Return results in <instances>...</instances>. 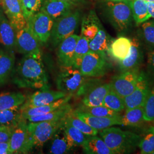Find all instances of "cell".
Instances as JSON below:
<instances>
[{
  "label": "cell",
  "instance_id": "cell-1",
  "mask_svg": "<svg viewBox=\"0 0 154 154\" xmlns=\"http://www.w3.org/2000/svg\"><path fill=\"white\" fill-rule=\"evenodd\" d=\"M12 81L21 88H49V77L42 55L25 54L14 68Z\"/></svg>",
  "mask_w": 154,
  "mask_h": 154
},
{
  "label": "cell",
  "instance_id": "cell-2",
  "mask_svg": "<svg viewBox=\"0 0 154 154\" xmlns=\"http://www.w3.org/2000/svg\"><path fill=\"white\" fill-rule=\"evenodd\" d=\"M98 133L114 154H131L139 147L142 136L120 128L110 127Z\"/></svg>",
  "mask_w": 154,
  "mask_h": 154
},
{
  "label": "cell",
  "instance_id": "cell-3",
  "mask_svg": "<svg viewBox=\"0 0 154 154\" xmlns=\"http://www.w3.org/2000/svg\"><path fill=\"white\" fill-rule=\"evenodd\" d=\"M65 118L36 122L28 121L29 152L35 147H42L50 140L57 130L63 125Z\"/></svg>",
  "mask_w": 154,
  "mask_h": 154
},
{
  "label": "cell",
  "instance_id": "cell-4",
  "mask_svg": "<svg viewBox=\"0 0 154 154\" xmlns=\"http://www.w3.org/2000/svg\"><path fill=\"white\" fill-rule=\"evenodd\" d=\"M106 11L111 23L118 32H125L131 26L133 17L130 0L107 2Z\"/></svg>",
  "mask_w": 154,
  "mask_h": 154
},
{
  "label": "cell",
  "instance_id": "cell-5",
  "mask_svg": "<svg viewBox=\"0 0 154 154\" xmlns=\"http://www.w3.org/2000/svg\"><path fill=\"white\" fill-rule=\"evenodd\" d=\"M80 13L72 11L66 15L55 20L50 39L53 46H58L61 42L74 34L78 25Z\"/></svg>",
  "mask_w": 154,
  "mask_h": 154
},
{
  "label": "cell",
  "instance_id": "cell-6",
  "mask_svg": "<svg viewBox=\"0 0 154 154\" xmlns=\"http://www.w3.org/2000/svg\"><path fill=\"white\" fill-rule=\"evenodd\" d=\"M109 68L106 53L90 50L83 57L79 70L85 77L99 78L105 75Z\"/></svg>",
  "mask_w": 154,
  "mask_h": 154
},
{
  "label": "cell",
  "instance_id": "cell-7",
  "mask_svg": "<svg viewBox=\"0 0 154 154\" xmlns=\"http://www.w3.org/2000/svg\"><path fill=\"white\" fill-rule=\"evenodd\" d=\"M86 78L81 74L79 69L72 66H61L56 79L57 88L67 94L74 95Z\"/></svg>",
  "mask_w": 154,
  "mask_h": 154
},
{
  "label": "cell",
  "instance_id": "cell-8",
  "mask_svg": "<svg viewBox=\"0 0 154 154\" xmlns=\"http://www.w3.org/2000/svg\"><path fill=\"white\" fill-rule=\"evenodd\" d=\"M152 86L151 77L145 72L140 71L138 82L133 91L124 98L126 109L144 107Z\"/></svg>",
  "mask_w": 154,
  "mask_h": 154
},
{
  "label": "cell",
  "instance_id": "cell-9",
  "mask_svg": "<svg viewBox=\"0 0 154 154\" xmlns=\"http://www.w3.org/2000/svg\"><path fill=\"white\" fill-rule=\"evenodd\" d=\"M140 71L139 67L132 69L112 77L111 88L123 98L132 93L138 82Z\"/></svg>",
  "mask_w": 154,
  "mask_h": 154
},
{
  "label": "cell",
  "instance_id": "cell-10",
  "mask_svg": "<svg viewBox=\"0 0 154 154\" xmlns=\"http://www.w3.org/2000/svg\"><path fill=\"white\" fill-rule=\"evenodd\" d=\"M54 22L49 15L39 11L28 19L27 24L39 42L46 44L50 37Z\"/></svg>",
  "mask_w": 154,
  "mask_h": 154
},
{
  "label": "cell",
  "instance_id": "cell-11",
  "mask_svg": "<svg viewBox=\"0 0 154 154\" xmlns=\"http://www.w3.org/2000/svg\"><path fill=\"white\" fill-rule=\"evenodd\" d=\"M39 43L28 24L16 32L15 49L20 53L42 55Z\"/></svg>",
  "mask_w": 154,
  "mask_h": 154
},
{
  "label": "cell",
  "instance_id": "cell-12",
  "mask_svg": "<svg viewBox=\"0 0 154 154\" xmlns=\"http://www.w3.org/2000/svg\"><path fill=\"white\" fill-rule=\"evenodd\" d=\"M9 144L10 154H27L29 152L26 119L22 118L14 127Z\"/></svg>",
  "mask_w": 154,
  "mask_h": 154
},
{
  "label": "cell",
  "instance_id": "cell-13",
  "mask_svg": "<svg viewBox=\"0 0 154 154\" xmlns=\"http://www.w3.org/2000/svg\"><path fill=\"white\" fill-rule=\"evenodd\" d=\"M69 94L60 90H51L49 88L41 89L29 95L25 102L20 107L21 110L31 107H35L48 105L58 99H61Z\"/></svg>",
  "mask_w": 154,
  "mask_h": 154
},
{
  "label": "cell",
  "instance_id": "cell-14",
  "mask_svg": "<svg viewBox=\"0 0 154 154\" xmlns=\"http://www.w3.org/2000/svg\"><path fill=\"white\" fill-rule=\"evenodd\" d=\"M2 5L7 18L16 32L26 25L19 0H2Z\"/></svg>",
  "mask_w": 154,
  "mask_h": 154
},
{
  "label": "cell",
  "instance_id": "cell-15",
  "mask_svg": "<svg viewBox=\"0 0 154 154\" xmlns=\"http://www.w3.org/2000/svg\"><path fill=\"white\" fill-rule=\"evenodd\" d=\"M72 114L98 131L115 125H121V115L116 116H96L75 110H72Z\"/></svg>",
  "mask_w": 154,
  "mask_h": 154
},
{
  "label": "cell",
  "instance_id": "cell-16",
  "mask_svg": "<svg viewBox=\"0 0 154 154\" xmlns=\"http://www.w3.org/2000/svg\"><path fill=\"white\" fill-rule=\"evenodd\" d=\"M79 35L73 34L58 45L57 58L61 66L73 65L75 49Z\"/></svg>",
  "mask_w": 154,
  "mask_h": 154
},
{
  "label": "cell",
  "instance_id": "cell-17",
  "mask_svg": "<svg viewBox=\"0 0 154 154\" xmlns=\"http://www.w3.org/2000/svg\"><path fill=\"white\" fill-rule=\"evenodd\" d=\"M131 40V46L128 54L125 59L119 62V69L121 72L139 67L143 61V51L139 39L133 38Z\"/></svg>",
  "mask_w": 154,
  "mask_h": 154
},
{
  "label": "cell",
  "instance_id": "cell-18",
  "mask_svg": "<svg viewBox=\"0 0 154 154\" xmlns=\"http://www.w3.org/2000/svg\"><path fill=\"white\" fill-rule=\"evenodd\" d=\"M74 5L62 0H45L40 11L49 15L54 21L72 11Z\"/></svg>",
  "mask_w": 154,
  "mask_h": 154
},
{
  "label": "cell",
  "instance_id": "cell-19",
  "mask_svg": "<svg viewBox=\"0 0 154 154\" xmlns=\"http://www.w3.org/2000/svg\"><path fill=\"white\" fill-rule=\"evenodd\" d=\"M16 32L8 19L0 11V44L4 49L14 51L16 48Z\"/></svg>",
  "mask_w": 154,
  "mask_h": 154
},
{
  "label": "cell",
  "instance_id": "cell-20",
  "mask_svg": "<svg viewBox=\"0 0 154 154\" xmlns=\"http://www.w3.org/2000/svg\"><path fill=\"white\" fill-rule=\"evenodd\" d=\"M14 51L0 49V88L7 84L15 68Z\"/></svg>",
  "mask_w": 154,
  "mask_h": 154
},
{
  "label": "cell",
  "instance_id": "cell-21",
  "mask_svg": "<svg viewBox=\"0 0 154 154\" xmlns=\"http://www.w3.org/2000/svg\"><path fill=\"white\" fill-rule=\"evenodd\" d=\"M72 96V94H69L66 97L58 99L55 102L50 103L49 104L21 110V117L23 119H27L28 118L31 116L43 115L52 111L57 110L63 106V105L69 103Z\"/></svg>",
  "mask_w": 154,
  "mask_h": 154
},
{
  "label": "cell",
  "instance_id": "cell-22",
  "mask_svg": "<svg viewBox=\"0 0 154 154\" xmlns=\"http://www.w3.org/2000/svg\"><path fill=\"white\" fill-rule=\"evenodd\" d=\"M49 153L53 154H67L74 149L66 137L63 129V124L54 133L51 138Z\"/></svg>",
  "mask_w": 154,
  "mask_h": 154
},
{
  "label": "cell",
  "instance_id": "cell-23",
  "mask_svg": "<svg viewBox=\"0 0 154 154\" xmlns=\"http://www.w3.org/2000/svg\"><path fill=\"white\" fill-rule=\"evenodd\" d=\"M110 88V83H101L97 86L83 96L81 100L82 105L90 107L103 106V100Z\"/></svg>",
  "mask_w": 154,
  "mask_h": 154
},
{
  "label": "cell",
  "instance_id": "cell-24",
  "mask_svg": "<svg viewBox=\"0 0 154 154\" xmlns=\"http://www.w3.org/2000/svg\"><path fill=\"white\" fill-rule=\"evenodd\" d=\"M131 46V40L122 36L112 41L108 51L115 60L121 62L128 54Z\"/></svg>",
  "mask_w": 154,
  "mask_h": 154
},
{
  "label": "cell",
  "instance_id": "cell-25",
  "mask_svg": "<svg viewBox=\"0 0 154 154\" xmlns=\"http://www.w3.org/2000/svg\"><path fill=\"white\" fill-rule=\"evenodd\" d=\"M101 27L102 25L95 12L90 11L83 18L81 35L88 39L90 42L96 35Z\"/></svg>",
  "mask_w": 154,
  "mask_h": 154
},
{
  "label": "cell",
  "instance_id": "cell-26",
  "mask_svg": "<svg viewBox=\"0 0 154 154\" xmlns=\"http://www.w3.org/2000/svg\"><path fill=\"white\" fill-rule=\"evenodd\" d=\"M83 151L88 154H114L104 140L97 135L88 136L83 144Z\"/></svg>",
  "mask_w": 154,
  "mask_h": 154
},
{
  "label": "cell",
  "instance_id": "cell-27",
  "mask_svg": "<svg viewBox=\"0 0 154 154\" xmlns=\"http://www.w3.org/2000/svg\"><path fill=\"white\" fill-rule=\"evenodd\" d=\"M26 99V96L20 92L0 94V111L20 107Z\"/></svg>",
  "mask_w": 154,
  "mask_h": 154
},
{
  "label": "cell",
  "instance_id": "cell-28",
  "mask_svg": "<svg viewBox=\"0 0 154 154\" xmlns=\"http://www.w3.org/2000/svg\"><path fill=\"white\" fill-rule=\"evenodd\" d=\"M125 114L121 116V126L138 127L142 125L144 120V107L139 106L126 109Z\"/></svg>",
  "mask_w": 154,
  "mask_h": 154
},
{
  "label": "cell",
  "instance_id": "cell-29",
  "mask_svg": "<svg viewBox=\"0 0 154 154\" xmlns=\"http://www.w3.org/2000/svg\"><path fill=\"white\" fill-rule=\"evenodd\" d=\"M111 42L112 40L110 35L102 26L94 38L89 42L90 50L106 53L108 51Z\"/></svg>",
  "mask_w": 154,
  "mask_h": 154
},
{
  "label": "cell",
  "instance_id": "cell-30",
  "mask_svg": "<svg viewBox=\"0 0 154 154\" xmlns=\"http://www.w3.org/2000/svg\"><path fill=\"white\" fill-rule=\"evenodd\" d=\"M72 106L69 103H67L57 110L52 111L43 115L29 117L26 120L28 122H36L62 119L65 118L67 116L69 115L72 111Z\"/></svg>",
  "mask_w": 154,
  "mask_h": 154
},
{
  "label": "cell",
  "instance_id": "cell-31",
  "mask_svg": "<svg viewBox=\"0 0 154 154\" xmlns=\"http://www.w3.org/2000/svg\"><path fill=\"white\" fill-rule=\"evenodd\" d=\"M132 17L136 24H142L150 18L147 2L143 0H130Z\"/></svg>",
  "mask_w": 154,
  "mask_h": 154
},
{
  "label": "cell",
  "instance_id": "cell-32",
  "mask_svg": "<svg viewBox=\"0 0 154 154\" xmlns=\"http://www.w3.org/2000/svg\"><path fill=\"white\" fill-rule=\"evenodd\" d=\"M63 129L66 137L73 147L82 146L88 136L66 121V118L63 123Z\"/></svg>",
  "mask_w": 154,
  "mask_h": 154
},
{
  "label": "cell",
  "instance_id": "cell-33",
  "mask_svg": "<svg viewBox=\"0 0 154 154\" xmlns=\"http://www.w3.org/2000/svg\"><path fill=\"white\" fill-rule=\"evenodd\" d=\"M103 106L118 113H121L126 109L124 98L116 93L111 88L105 97Z\"/></svg>",
  "mask_w": 154,
  "mask_h": 154
},
{
  "label": "cell",
  "instance_id": "cell-34",
  "mask_svg": "<svg viewBox=\"0 0 154 154\" xmlns=\"http://www.w3.org/2000/svg\"><path fill=\"white\" fill-rule=\"evenodd\" d=\"M21 119L20 107L0 111V127H16Z\"/></svg>",
  "mask_w": 154,
  "mask_h": 154
},
{
  "label": "cell",
  "instance_id": "cell-35",
  "mask_svg": "<svg viewBox=\"0 0 154 154\" xmlns=\"http://www.w3.org/2000/svg\"><path fill=\"white\" fill-rule=\"evenodd\" d=\"M75 110L96 116H116L121 115V113H118L113 110H110V109L104 106L90 107L82 104L79 106Z\"/></svg>",
  "mask_w": 154,
  "mask_h": 154
},
{
  "label": "cell",
  "instance_id": "cell-36",
  "mask_svg": "<svg viewBox=\"0 0 154 154\" xmlns=\"http://www.w3.org/2000/svg\"><path fill=\"white\" fill-rule=\"evenodd\" d=\"M90 51L89 41L82 35H80L75 49L72 66L79 69L83 58Z\"/></svg>",
  "mask_w": 154,
  "mask_h": 154
},
{
  "label": "cell",
  "instance_id": "cell-37",
  "mask_svg": "<svg viewBox=\"0 0 154 154\" xmlns=\"http://www.w3.org/2000/svg\"><path fill=\"white\" fill-rule=\"evenodd\" d=\"M66 121L86 136L97 135L99 132L98 130L90 126L82 119L72 115V112L66 116Z\"/></svg>",
  "mask_w": 154,
  "mask_h": 154
},
{
  "label": "cell",
  "instance_id": "cell-38",
  "mask_svg": "<svg viewBox=\"0 0 154 154\" xmlns=\"http://www.w3.org/2000/svg\"><path fill=\"white\" fill-rule=\"evenodd\" d=\"M140 154H152L154 151V126L149 127L142 139L138 147Z\"/></svg>",
  "mask_w": 154,
  "mask_h": 154
},
{
  "label": "cell",
  "instance_id": "cell-39",
  "mask_svg": "<svg viewBox=\"0 0 154 154\" xmlns=\"http://www.w3.org/2000/svg\"><path fill=\"white\" fill-rule=\"evenodd\" d=\"M22 13L26 21L35 13L40 11L44 0H19Z\"/></svg>",
  "mask_w": 154,
  "mask_h": 154
},
{
  "label": "cell",
  "instance_id": "cell-40",
  "mask_svg": "<svg viewBox=\"0 0 154 154\" xmlns=\"http://www.w3.org/2000/svg\"><path fill=\"white\" fill-rule=\"evenodd\" d=\"M142 30L145 44L149 49H154V20L143 22Z\"/></svg>",
  "mask_w": 154,
  "mask_h": 154
},
{
  "label": "cell",
  "instance_id": "cell-41",
  "mask_svg": "<svg viewBox=\"0 0 154 154\" xmlns=\"http://www.w3.org/2000/svg\"><path fill=\"white\" fill-rule=\"evenodd\" d=\"M144 120L148 122L154 121V85L144 105Z\"/></svg>",
  "mask_w": 154,
  "mask_h": 154
},
{
  "label": "cell",
  "instance_id": "cell-42",
  "mask_svg": "<svg viewBox=\"0 0 154 154\" xmlns=\"http://www.w3.org/2000/svg\"><path fill=\"white\" fill-rule=\"evenodd\" d=\"M87 78H86L84 82L83 83L80 88H79V90L77 91L76 93L77 96L80 97V96L85 95L91 90H92L97 86L102 83L101 81L99 79H97V78H90V79H87Z\"/></svg>",
  "mask_w": 154,
  "mask_h": 154
},
{
  "label": "cell",
  "instance_id": "cell-43",
  "mask_svg": "<svg viewBox=\"0 0 154 154\" xmlns=\"http://www.w3.org/2000/svg\"><path fill=\"white\" fill-rule=\"evenodd\" d=\"M15 127H0V143L9 142Z\"/></svg>",
  "mask_w": 154,
  "mask_h": 154
},
{
  "label": "cell",
  "instance_id": "cell-44",
  "mask_svg": "<svg viewBox=\"0 0 154 154\" xmlns=\"http://www.w3.org/2000/svg\"><path fill=\"white\" fill-rule=\"evenodd\" d=\"M147 69L149 76L154 79V50L151 51L148 54Z\"/></svg>",
  "mask_w": 154,
  "mask_h": 154
},
{
  "label": "cell",
  "instance_id": "cell-45",
  "mask_svg": "<svg viewBox=\"0 0 154 154\" xmlns=\"http://www.w3.org/2000/svg\"><path fill=\"white\" fill-rule=\"evenodd\" d=\"M10 154L9 142L0 143V154Z\"/></svg>",
  "mask_w": 154,
  "mask_h": 154
},
{
  "label": "cell",
  "instance_id": "cell-46",
  "mask_svg": "<svg viewBox=\"0 0 154 154\" xmlns=\"http://www.w3.org/2000/svg\"><path fill=\"white\" fill-rule=\"evenodd\" d=\"M147 2V9L150 18H154V3L151 2Z\"/></svg>",
  "mask_w": 154,
  "mask_h": 154
},
{
  "label": "cell",
  "instance_id": "cell-47",
  "mask_svg": "<svg viewBox=\"0 0 154 154\" xmlns=\"http://www.w3.org/2000/svg\"><path fill=\"white\" fill-rule=\"evenodd\" d=\"M62 1L69 2L70 3H72V4H74V5H77L78 4L81 3L84 0H62Z\"/></svg>",
  "mask_w": 154,
  "mask_h": 154
},
{
  "label": "cell",
  "instance_id": "cell-48",
  "mask_svg": "<svg viewBox=\"0 0 154 154\" xmlns=\"http://www.w3.org/2000/svg\"><path fill=\"white\" fill-rule=\"evenodd\" d=\"M101 1H104L105 2H119V1H126V0H101Z\"/></svg>",
  "mask_w": 154,
  "mask_h": 154
},
{
  "label": "cell",
  "instance_id": "cell-49",
  "mask_svg": "<svg viewBox=\"0 0 154 154\" xmlns=\"http://www.w3.org/2000/svg\"><path fill=\"white\" fill-rule=\"evenodd\" d=\"M143 1H144L146 2H151L154 3V0H143Z\"/></svg>",
  "mask_w": 154,
  "mask_h": 154
},
{
  "label": "cell",
  "instance_id": "cell-50",
  "mask_svg": "<svg viewBox=\"0 0 154 154\" xmlns=\"http://www.w3.org/2000/svg\"><path fill=\"white\" fill-rule=\"evenodd\" d=\"M0 4H2V0H0Z\"/></svg>",
  "mask_w": 154,
  "mask_h": 154
},
{
  "label": "cell",
  "instance_id": "cell-51",
  "mask_svg": "<svg viewBox=\"0 0 154 154\" xmlns=\"http://www.w3.org/2000/svg\"><path fill=\"white\" fill-rule=\"evenodd\" d=\"M154 154V152H153V154Z\"/></svg>",
  "mask_w": 154,
  "mask_h": 154
}]
</instances>
